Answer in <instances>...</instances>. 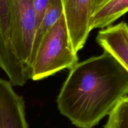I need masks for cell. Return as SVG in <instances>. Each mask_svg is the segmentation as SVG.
<instances>
[{
	"mask_svg": "<svg viewBox=\"0 0 128 128\" xmlns=\"http://www.w3.org/2000/svg\"><path fill=\"white\" fill-rule=\"evenodd\" d=\"M128 94V71L110 53L78 62L57 98L60 113L78 128H93Z\"/></svg>",
	"mask_w": 128,
	"mask_h": 128,
	"instance_id": "cell-1",
	"label": "cell"
},
{
	"mask_svg": "<svg viewBox=\"0 0 128 128\" xmlns=\"http://www.w3.org/2000/svg\"><path fill=\"white\" fill-rule=\"evenodd\" d=\"M63 13L42 38L30 68V80L40 81L78 63Z\"/></svg>",
	"mask_w": 128,
	"mask_h": 128,
	"instance_id": "cell-2",
	"label": "cell"
},
{
	"mask_svg": "<svg viewBox=\"0 0 128 128\" xmlns=\"http://www.w3.org/2000/svg\"><path fill=\"white\" fill-rule=\"evenodd\" d=\"M12 47L17 60L30 80V59L37 22L31 0H10Z\"/></svg>",
	"mask_w": 128,
	"mask_h": 128,
	"instance_id": "cell-3",
	"label": "cell"
},
{
	"mask_svg": "<svg viewBox=\"0 0 128 128\" xmlns=\"http://www.w3.org/2000/svg\"><path fill=\"white\" fill-rule=\"evenodd\" d=\"M11 14L10 0H0V68L14 86L23 83L26 74L12 47Z\"/></svg>",
	"mask_w": 128,
	"mask_h": 128,
	"instance_id": "cell-4",
	"label": "cell"
},
{
	"mask_svg": "<svg viewBox=\"0 0 128 128\" xmlns=\"http://www.w3.org/2000/svg\"><path fill=\"white\" fill-rule=\"evenodd\" d=\"M62 2L70 40L78 52L84 47L91 31V0H62Z\"/></svg>",
	"mask_w": 128,
	"mask_h": 128,
	"instance_id": "cell-5",
	"label": "cell"
},
{
	"mask_svg": "<svg viewBox=\"0 0 128 128\" xmlns=\"http://www.w3.org/2000/svg\"><path fill=\"white\" fill-rule=\"evenodd\" d=\"M0 128H28L23 98L0 78Z\"/></svg>",
	"mask_w": 128,
	"mask_h": 128,
	"instance_id": "cell-6",
	"label": "cell"
},
{
	"mask_svg": "<svg viewBox=\"0 0 128 128\" xmlns=\"http://www.w3.org/2000/svg\"><path fill=\"white\" fill-rule=\"evenodd\" d=\"M104 51L114 57L128 71V24L121 22L100 30L96 37Z\"/></svg>",
	"mask_w": 128,
	"mask_h": 128,
	"instance_id": "cell-7",
	"label": "cell"
},
{
	"mask_svg": "<svg viewBox=\"0 0 128 128\" xmlns=\"http://www.w3.org/2000/svg\"><path fill=\"white\" fill-rule=\"evenodd\" d=\"M91 31L111 26L128 12V0H91Z\"/></svg>",
	"mask_w": 128,
	"mask_h": 128,
	"instance_id": "cell-8",
	"label": "cell"
},
{
	"mask_svg": "<svg viewBox=\"0 0 128 128\" xmlns=\"http://www.w3.org/2000/svg\"><path fill=\"white\" fill-rule=\"evenodd\" d=\"M63 13L62 0H49L48 6L42 21L39 25L34 39L32 52L30 59V66L31 68L32 60L37 51L40 42L45 34L54 24Z\"/></svg>",
	"mask_w": 128,
	"mask_h": 128,
	"instance_id": "cell-9",
	"label": "cell"
},
{
	"mask_svg": "<svg viewBox=\"0 0 128 128\" xmlns=\"http://www.w3.org/2000/svg\"><path fill=\"white\" fill-rule=\"evenodd\" d=\"M104 128H128V96L121 99L109 114Z\"/></svg>",
	"mask_w": 128,
	"mask_h": 128,
	"instance_id": "cell-10",
	"label": "cell"
},
{
	"mask_svg": "<svg viewBox=\"0 0 128 128\" xmlns=\"http://www.w3.org/2000/svg\"><path fill=\"white\" fill-rule=\"evenodd\" d=\"M31 2L36 15L38 29L47 10L49 0H31Z\"/></svg>",
	"mask_w": 128,
	"mask_h": 128,
	"instance_id": "cell-11",
	"label": "cell"
}]
</instances>
